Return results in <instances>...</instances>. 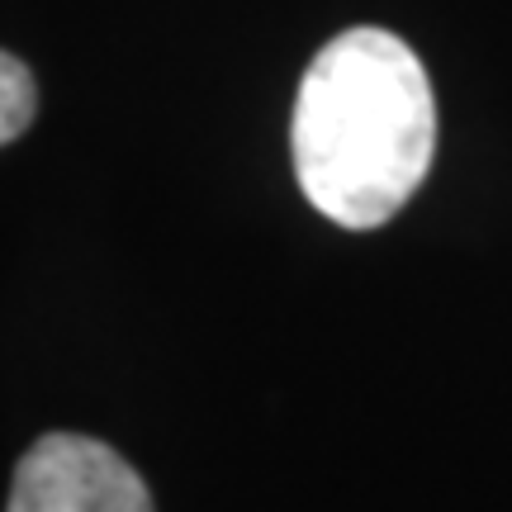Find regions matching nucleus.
I'll return each mask as SVG.
<instances>
[{
	"instance_id": "f257e3e1",
	"label": "nucleus",
	"mask_w": 512,
	"mask_h": 512,
	"mask_svg": "<svg viewBox=\"0 0 512 512\" xmlns=\"http://www.w3.org/2000/svg\"><path fill=\"white\" fill-rule=\"evenodd\" d=\"M294 176L323 219L380 228L413 200L437 147V100L418 53L356 24L323 43L294 95Z\"/></svg>"
},
{
	"instance_id": "f03ea898",
	"label": "nucleus",
	"mask_w": 512,
	"mask_h": 512,
	"mask_svg": "<svg viewBox=\"0 0 512 512\" xmlns=\"http://www.w3.org/2000/svg\"><path fill=\"white\" fill-rule=\"evenodd\" d=\"M5 512H157L143 475L114 446L76 432L38 437L15 465Z\"/></svg>"
},
{
	"instance_id": "7ed1b4c3",
	"label": "nucleus",
	"mask_w": 512,
	"mask_h": 512,
	"mask_svg": "<svg viewBox=\"0 0 512 512\" xmlns=\"http://www.w3.org/2000/svg\"><path fill=\"white\" fill-rule=\"evenodd\" d=\"M38 110V91L29 67L15 53H0V147L15 143L24 128L34 124Z\"/></svg>"
}]
</instances>
